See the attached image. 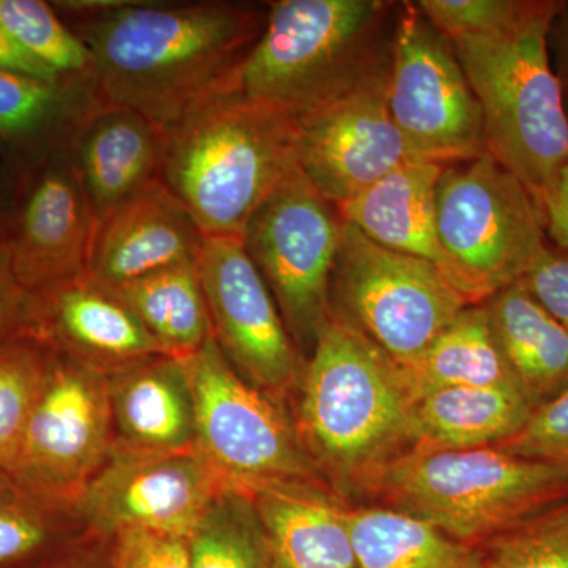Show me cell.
Segmentation results:
<instances>
[{"mask_svg": "<svg viewBox=\"0 0 568 568\" xmlns=\"http://www.w3.org/2000/svg\"><path fill=\"white\" fill-rule=\"evenodd\" d=\"M91 50L97 99L164 132L227 88L267 14L233 2L71 0L52 3Z\"/></svg>", "mask_w": 568, "mask_h": 568, "instance_id": "6da1fadb", "label": "cell"}, {"mask_svg": "<svg viewBox=\"0 0 568 568\" xmlns=\"http://www.w3.org/2000/svg\"><path fill=\"white\" fill-rule=\"evenodd\" d=\"M295 432L321 480L349 506L420 446L417 394L406 369L332 317L301 381Z\"/></svg>", "mask_w": 568, "mask_h": 568, "instance_id": "7a4b0ae2", "label": "cell"}, {"mask_svg": "<svg viewBox=\"0 0 568 568\" xmlns=\"http://www.w3.org/2000/svg\"><path fill=\"white\" fill-rule=\"evenodd\" d=\"M164 133L160 181L205 237H244L253 213L297 166L294 119L231 84Z\"/></svg>", "mask_w": 568, "mask_h": 568, "instance_id": "3957f363", "label": "cell"}, {"mask_svg": "<svg viewBox=\"0 0 568 568\" xmlns=\"http://www.w3.org/2000/svg\"><path fill=\"white\" fill-rule=\"evenodd\" d=\"M559 9L556 0H532L507 31L450 39L480 104L487 152L540 213L568 164L567 99L549 54Z\"/></svg>", "mask_w": 568, "mask_h": 568, "instance_id": "277c9868", "label": "cell"}, {"mask_svg": "<svg viewBox=\"0 0 568 568\" xmlns=\"http://www.w3.org/2000/svg\"><path fill=\"white\" fill-rule=\"evenodd\" d=\"M390 10L383 0L272 2L231 88L297 121L349 91L386 58Z\"/></svg>", "mask_w": 568, "mask_h": 568, "instance_id": "5b68a950", "label": "cell"}, {"mask_svg": "<svg viewBox=\"0 0 568 568\" xmlns=\"http://www.w3.org/2000/svg\"><path fill=\"white\" fill-rule=\"evenodd\" d=\"M568 503V469L495 446L418 450L384 476L369 504L406 511L480 547Z\"/></svg>", "mask_w": 568, "mask_h": 568, "instance_id": "8992f818", "label": "cell"}, {"mask_svg": "<svg viewBox=\"0 0 568 568\" xmlns=\"http://www.w3.org/2000/svg\"><path fill=\"white\" fill-rule=\"evenodd\" d=\"M436 224L443 274L470 305L519 282L548 242L532 196L488 152L444 164Z\"/></svg>", "mask_w": 568, "mask_h": 568, "instance_id": "52a82bcc", "label": "cell"}, {"mask_svg": "<svg viewBox=\"0 0 568 568\" xmlns=\"http://www.w3.org/2000/svg\"><path fill=\"white\" fill-rule=\"evenodd\" d=\"M469 302L436 264L384 248L345 223L331 280L334 320L409 368Z\"/></svg>", "mask_w": 568, "mask_h": 568, "instance_id": "ba28073f", "label": "cell"}, {"mask_svg": "<svg viewBox=\"0 0 568 568\" xmlns=\"http://www.w3.org/2000/svg\"><path fill=\"white\" fill-rule=\"evenodd\" d=\"M343 222L295 166L265 197L246 224L244 246L274 295L298 351L312 353L332 320L331 280Z\"/></svg>", "mask_w": 568, "mask_h": 568, "instance_id": "9c48e42d", "label": "cell"}, {"mask_svg": "<svg viewBox=\"0 0 568 568\" xmlns=\"http://www.w3.org/2000/svg\"><path fill=\"white\" fill-rule=\"evenodd\" d=\"M185 362L196 450L227 487L246 493L274 481H323L280 403L239 375L215 338Z\"/></svg>", "mask_w": 568, "mask_h": 568, "instance_id": "30bf717a", "label": "cell"}, {"mask_svg": "<svg viewBox=\"0 0 568 568\" xmlns=\"http://www.w3.org/2000/svg\"><path fill=\"white\" fill-rule=\"evenodd\" d=\"M388 55V110L410 159L450 164L487 153L480 104L454 44L416 2L403 7Z\"/></svg>", "mask_w": 568, "mask_h": 568, "instance_id": "8fae6325", "label": "cell"}, {"mask_svg": "<svg viewBox=\"0 0 568 568\" xmlns=\"http://www.w3.org/2000/svg\"><path fill=\"white\" fill-rule=\"evenodd\" d=\"M111 422L102 373L54 351L17 452L0 470L48 506H65L106 462Z\"/></svg>", "mask_w": 568, "mask_h": 568, "instance_id": "7c38bea8", "label": "cell"}, {"mask_svg": "<svg viewBox=\"0 0 568 568\" xmlns=\"http://www.w3.org/2000/svg\"><path fill=\"white\" fill-rule=\"evenodd\" d=\"M213 338L239 375L282 405L305 364L263 276L239 237H205L196 260Z\"/></svg>", "mask_w": 568, "mask_h": 568, "instance_id": "4fadbf2b", "label": "cell"}, {"mask_svg": "<svg viewBox=\"0 0 568 568\" xmlns=\"http://www.w3.org/2000/svg\"><path fill=\"white\" fill-rule=\"evenodd\" d=\"M390 55L349 91L295 121L297 166L338 207L410 159L388 110Z\"/></svg>", "mask_w": 568, "mask_h": 568, "instance_id": "5bb4252c", "label": "cell"}, {"mask_svg": "<svg viewBox=\"0 0 568 568\" xmlns=\"http://www.w3.org/2000/svg\"><path fill=\"white\" fill-rule=\"evenodd\" d=\"M227 487L203 455L121 447L89 481L78 503L108 532L144 529L189 540L213 497Z\"/></svg>", "mask_w": 568, "mask_h": 568, "instance_id": "9a60e30c", "label": "cell"}, {"mask_svg": "<svg viewBox=\"0 0 568 568\" xmlns=\"http://www.w3.org/2000/svg\"><path fill=\"white\" fill-rule=\"evenodd\" d=\"M93 215L65 142L31 164L10 207L7 245L18 282L40 293L88 274Z\"/></svg>", "mask_w": 568, "mask_h": 568, "instance_id": "2e32d148", "label": "cell"}, {"mask_svg": "<svg viewBox=\"0 0 568 568\" xmlns=\"http://www.w3.org/2000/svg\"><path fill=\"white\" fill-rule=\"evenodd\" d=\"M205 235L162 181L108 213L93 227L88 275L118 287L173 265L196 263Z\"/></svg>", "mask_w": 568, "mask_h": 568, "instance_id": "e0dca14e", "label": "cell"}, {"mask_svg": "<svg viewBox=\"0 0 568 568\" xmlns=\"http://www.w3.org/2000/svg\"><path fill=\"white\" fill-rule=\"evenodd\" d=\"M37 332L55 351L91 368L170 355L110 287L88 274L36 293Z\"/></svg>", "mask_w": 568, "mask_h": 568, "instance_id": "ac0fdd59", "label": "cell"}, {"mask_svg": "<svg viewBox=\"0 0 568 568\" xmlns=\"http://www.w3.org/2000/svg\"><path fill=\"white\" fill-rule=\"evenodd\" d=\"M166 133L140 112L102 100L74 123L65 145L93 222L160 181Z\"/></svg>", "mask_w": 568, "mask_h": 568, "instance_id": "d6986e66", "label": "cell"}, {"mask_svg": "<svg viewBox=\"0 0 568 568\" xmlns=\"http://www.w3.org/2000/svg\"><path fill=\"white\" fill-rule=\"evenodd\" d=\"M246 495L278 568H358L351 506L323 481H274Z\"/></svg>", "mask_w": 568, "mask_h": 568, "instance_id": "ffe728a7", "label": "cell"}, {"mask_svg": "<svg viewBox=\"0 0 568 568\" xmlns=\"http://www.w3.org/2000/svg\"><path fill=\"white\" fill-rule=\"evenodd\" d=\"M111 413L122 447L142 452L196 448V406L185 358L155 355L115 369Z\"/></svg>", "mask_w": 568, "mask_h": 568, "instance_id": "44dd1931", "label": "cell"}, {"mask_svg": "<svg viewBox=\"0 0 568 568\" xmlns=\"http://www.w3.org/2000/svg\"><path fill=\"white\" fill-rule=\"evenodd\" d=\"M444 164L407 160L339 204L343 222L384 248L422 257L443 272L437 241L436 192Z\"/></svg>", "mask_w": 568, "mask_h": 568, "instance_id": "7402d4cb", "label": "cell"}, {"mask_svg": "<svg viewBox=\"0 0 568 568\" xmlns=\"http://www.w3.org/2000/svg\"><path fill=\"white\" fill-rule=\"evenodd\" d=\"M497 346L534 410L568 390V332L517 282L484 302Z\"/></svg>", "mask_w": 568, "mask_h": 568, "instance_id": "603a6c76", "label": "cell"}, {"mask_svg": "<svg viewBox=\"0 0 568 568\" xmlns=\"http://www.w3.org/2000/svg\"><path fill=\"white\" fill-rule=\"evenodd\" d=\"M534 407L515 388L444 387L417 396L424 450L499 446L517 436ZM417 448V450H418Z\"/></svg>", "mask_w": 568, "mask_h": 568, "instance_id": "cb8c5ba5", "label": "cell"}, {"mask_svg": "<svg viewBox=\"0 0 568 568\" xmlns=\"http://www.w3.org/2000/svg\"><path fill=\"white\" fill-rule=\"evenodd\" d=\"M347 521L358 568H481L480 549L406 511L362 504Z\"/></svg>", "mask_w": 568, "mask_h": 568, "instance_id": "d4e9b609", "label": "cell"}, {"mask_svg": "<svg viewBox=\"0 0 568 568\" xmlns=\"http://www.w3.org/2000/svg\"><path fill=\"white\" fill-rule=\"evenodd\" d=\"M95 102L93 82H47L0 70V144L40 156L65 142Z\"/></svg>", "mask_w": 568, "mask_h": 568, "instance_id": "484cf974", "label": "cell"}, {"mask_svg": "<svg viewBox=\"0 0 568 568\" xmlns=\"http://www.w3.org/2000/svg\"><path fill=\"white\" fill-rule=\"evenodd\" d=\"M110 290L174 357H190L213 338L196 263L173 265Z\"/></svg>", "mask_w": 568, "mask_h": 568, "instance_id": "4316f807", "label": "cell"}, {"mask_svg": "<svg viewBox=\"0 0 568 568\" xmlns=\"http://www.w3.org/2000/svg\"><path fill=\"white\" fill-rule=\"evenodd\" d=\"M417 396L433 388H515L484 304L463 310L428 351L405 368Z\"/></svg>", "mask_w": 568, "mask_h": 568, "instance_id": "83f0119b", "label": "cell"}, {"mask_svg": "<svg viewBox=\"0 0 568 568\" xmlns=\"http://www.w3.org/2000/svg\"><path fill=\"white\" fill-rule=\"evenodd\" d=\"M190 568H278L250 496L224 488L189 537Z\"/></svg>", "mask_w": 568, "mask_h": 568, "instance_id": "f1b7e54d", "label": "cell"}, {"mask_svg": "<svg viewBox=\"0 0 568 568\" xmlns=\"http://www.w3.org/2000/svg\"><path fill=\"white\" fill-rule=\"evenodd\" d=\"M0 22L22 50L61 80L93 82L95 62L91 50L52 3L0 0Z\"/></svg>", "mask_w": 568, "mask_h": 568, "instance_id": "f546056e", "label": "cell"}, {"mask_svg": "<svg viewBox=\"0 0 568 568\" xmlns=\"http://www.w3.org/2000/svg\"><path fill=\"white\" fill-rule=\"evenodd\" d=\"M52 353L37 335L0 343V469L17 452L50 372Z\"/></svg>", "mask_w": 568, "mask_h": 568, "instance_id": "4dcf8cb0", "label": "cell"}, {"mask_svg": "<svg viewBox=\"0 0 568 568\" xmlns=\"http://www.w3.org/2000/svg\"><path fill=\"white\" fill-rule=\"evenodd\" d=\"M55 508L0 470V568H31L54 544Z\"/></svg>", "mask_w": 568, "mask_h": 568, "instance_id": "1f68e13d", "label": "cell"}, {"mask_svg": "<svg viewBox=\"0 0 568 568\" xmlns=\"http://www.w3.org/2000/svg\"><path fill=\"white\" fill-rule=\"evenodd\" d=\"M477 548L481 568H568V503Z\"/></svg>", "mask_w": 568, "mask_h": 568, "instance_id": "d6a6232c", "label": "cell"}, {"mask_svg": "<svg viewBox=\"0 0 568 568\" xmlns=\"http://www.w3.org/2000/svg\"><path fill=\"white\" fill-rule=\"evenodd\" d=\"M416 3L440 32L455 39L507 31L528 13L532 0H420Z\"/></svg>", "mask_w": 568, "mask_h": 568, "instance_id": "836d02e7", "label": "cell"}, {"mask_svg": "<svg viewBox=\"0 0 568 568\" xmlns=\"http://www.w3.org/2000/svg\"><path fill=\"white\" fill-rule=\"evenodd\" d=\"M495 447L568 469V390L534 410L517 436Z\"/></svg>", "mask_w": 568, "mask_h": 568, "instance_id": "e575fe53", "label": "cell"}, {"mask_svg": "<svg viewBox=\"0 0 568 568\" xmlns=\"http://www.w3.org/2000/svg\"><path fill=\"white\" fill-rule=\"evenodd\" d=\"M112 568H190L189 541L144 529L115 532Z\"/></svg>", "mask_w": 568, "mask_h": 568, "instance_id": "d590c367", "label": "cell"}, {"mask_svg": "<svg viewBox=\"0 0 568 568\" xmlns=\"http://www.w3.org/2000/svg\"><path fill=\"white\" fill-rule=\"evenodd\" d=\"M519 282L568 332V253L547 242Z\"/></svg>", "mask_w": 568, "mask_h": 568, "instance_id": "8d00e7d4", "label": "cell"}, {"mask_svg": "<svg viewBox=\"0 0 568 568\" xmlns=\"http://www.w3.org/2000/svg\"><path fill=\"white\" fill-rule=\"evenodd\" d=\"M37 335V297L26 290L11 268L7 233L0 235V343Z\"/></svg>", "mask_w": 568, "mask_h": 568, "instance_id": "74e56055", "label": "cell"}, {"mask_svg": "<svg viewBox=\"0 0 568 568\" xmlns=\"http://www.w3.org/2000/svg\"><path fill=\"white\" fill-rule=\"evenodd\" d=\"M541 213L548 242L568 253V164L560 173Z\"/></svg>", "mask_w": 568, "mask_h": 568, "instance_id": "f35d334b", "label": "cell"}, {"mask_svg": "<svg viewBox=\"0 0 568 568\" xmlns=\"http://www.w3.org/2000/svg\"><path fill=\"white\" fill-rule=\"evenodd\" d=\"M0 70L22 74V77L33 78V80L47 82L63 81L58 74L52 73L51 70L41 65L39 61H36L28 52L22 50L20 44L11 39L2 22H0Z\"/></svg>", "mask_w": 568, "mask_h": 568, "instance_id": "ab89813d", "label": "cell"}, {"mask_svg": "<svg viewBox=\"0 0 568 568\" xmlns=\"http://www.w3.org/2000/svg\"><path fill=\"white\" fill-rule=\"evenodd\" d=\"M555 50V67L566 99L568 97V2H560V9L549 32V48Z\"/></svg>", "mask_w": 568, "mask_h": 568, "instance_id": "60d3db41", "label": "cell"}, {"mask_svg": "<svg viewBox=\"0 0 568 568\" xmlns=\"http://www.w3.org/2000/svg\"><path fill=\"white\" fill-rule=\"evenodd\" d=\"M10 209H3L0 205V235L6 234L9 230Z\"/></svg>", "mask_w": 568, "mask_h": 568, "instance_id": "b9f144b4", "label": "cell"}, {"mask_svg": "<svg viewBox=\"0 0 568 568\" xmlns=\"http://www.w3.org/2000/svg\"><path fill=\"white\" fill-rule=\"evenodd\" d=\"M567 111H568V102H567Z\"/></svg>", "mask_w": 568, "mask_h": 568, "instance_id": "7bdbcfd3", "label": "cell"}]
</instances>
